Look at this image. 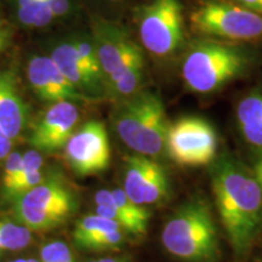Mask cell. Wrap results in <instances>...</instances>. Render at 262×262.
Returning <instances> with one entry per match:
<instances>
[{
    "label": "cell",
    "mask_w": 262,
    "mask_h": 262,
    "mask_svg": "<svg viewBox=\"0 0 262 262\" xmlns=\"http://www.w3.org/2000/svg\"><path fill=\"white\" fill-rule=\"evenodd\" d=\"M27 119V106L22 100L15 75L0 72V126L12 141L21 136Z\"/></svg>",
    "instance_id": "cell-16"
},
{
    "label": "cell",
    "mask_w": 262,
    "mask_h": 262,
    "mask_svg": "<svg viewBox=\"0 0 262 262\" xmlns=\"http://www.w3.org/2000/svg\"><path fill=\"white\" fill-rule=\"evenodd\" d=\"M254 165H255V166H260V168H262V155H261L260 157H258L257 160H256V162H255Z\"/></svg>",
    "instance_id": "cell-28"
},
{
    "label": "cell",
    "mask_w": 262,
    "mask_h": 262,
    "mask_svg": "<svg viewBox=\"0 0 262 262\" xmlns=\"http://www.w3.org/2000/svg\"><path fill=\"white\" fill-rule=\"evenodd\" d=\"M164 249L182 262H219L220 234L210 203L193 195L175 209L163 226Z\"/></svg>",
    "instance_id": "cell-4"
},
{
    "label": "cell",
    "mask_w": 262,
    "mask_h": 262,
    "mask_svg": "<svg viewBox=\"0 0 262 262\" xmlns=\"http://www.w3.org/2000/svg\"><path fill=\"white\" fill-rule=\"evenodd\" d=\"M22 165V155L18 152H11L8 158L4 160V170H3L2 178V189L4 196L11 186L17 180Z\"/></svg>",
    "instance_id": "cell-22"
},
{
    "label": "cell",
    "mask_w": 262,
    "mask_h": 262,
    "mask_svg": "<svg viewBox=\"0 0 262 262\" xmlns=\"http://www.w3.org/2000/svg\"><path fill=\"white\" fill-rule=\"evenodd\" d=\"M50 57L75 89L88 100L107 97V86L104 80L96 77L88 68L71 39L57 44L52 49Z\"/></svg>",
    "instance_id": "cell-15"
},
{
    "label": "cell",
    "mask_w": 262,
    "mask_h": 262,
    "mask_svg": "<svg viewBox=\"0 0 262 262\" xmlns=\"http://www.w3.org/2000/svg\"><path fill=\"white\" fill-rule=\"evenodd\" d=\"M124 231L116 221L94 214L81 217L75 225L73 241L78 247L86 249L88 245L104 234Z\"/></svg>",
    "instance_id": "cell-18"
},
{
    "label": "cell",
    "mask_w": 262,
    "mask_h": 262,
    "mask_svg": "<svg viewBox=\"0 0 262 262\" xmlns=\"http://www.w3.org/2000/svg\"><path fill=\"white\" fill-rule=\"evenodd\" d=\"M123 175V191L136 204H159L170 196L168 172L155 158L136 153L124 157Z\"/></svg>",
    "instance_id": "cell-11"
},
{
    "label": "cell",
    "mask_w": 262,
    "mask_h": 262,
    "mask_svg": "<svg viewBox=\"0 0 262 262\" xmlns=\"http://www.w3.org/2000/svg\"><path fill=\"white\" fill-rule=\"evenodd\" d=\"M86 262H130V258L122 255V256H108V257L97 258V260H90Z\"/></svg>",
    "instance_id": "cell-27"
},
{
    "label": "cell",
    "mask_w": 262,
    "mask_h": 262,
    "mask_svg": "<svg viewBox=\"0 0 262 262\" xmlns=\"http://www.w3.org/2000/svg\"><path fill=\"white\" fill-rule=\"evenodd\" d=\"M215 206L235 256L244 258L262 233V188L253 170L231 156L210 164Z\"/></svg>",
    "instance_id": "cell-1"
},
{
    "label": "cell",
    "mask_w": 262,
    "mask_h": 262,
    "mask_svg": "<svg viewBox=\"0 0 262 262\" xmlns=\"http://www.w3.org/2000/svg\"><path fill=\"white\" fill-rule=\"evenodd\" d=\"M40 262H74V257L64 242L54 241L41 247Z\"/></svg>",
    "instance_id": "cell-21"
},
{
    "label": "cell",
    "mask_w": 262,
    "mask_h": 262,
    "mask_svg": "<svg viewBox=\"0 0 262 262\" xmlns=\"http://www.w3.org/2000/svg\"><path fill=\"white\" fill-rule=\"evenodd\" d=\"M12 203L16 220L32 232L56 228L75 210L73 192L57 172L45 176L39 185Z\"/></svg>",
    "instance_id": "cell-7"
},
{
    "label": "cell",
    "mask_w": 262,
    "mask_h": 262,
    "mask_svg": "<svg viewBox=\"0 0 262 262\" xmlns=\"http://www.w3.org/2000/svg\"><path fill=\"white\" fill-rule=\"evenodd\" d=\"M15 9L18 21L29 28H42L55 19L47 0H15Z\"/></svg>",
    "instance_id": "cell-19"
},
{
    "label": "cell",
    "mask_w": 262,
    "mask_h": 262,
    "mask_svg": "<svg viewBox=\"0 0 262 262\" xmlns=\"http://www.w3.org/2000/svg\"><path fill=\"white\" fill-rule=\"evenodd\" d=\"M188 21L201 38L235 44L262 41V16L234 0H202L193 8Z\"/></svg>",
    "instance_id": "cell-6"
},
{
    "label": "cell",
    "mask_w": 262,
    "mask_h": 262,
    "mask_svg": "<svg viewBox=\"0 0 262 262\" xmlns=\"http://www.w3.org/2000/svg\"><path fill=\"white\" fill-rule=\"evenodd\" d=\"M256 58V54L243 44L201 38L185 51L180 71L189 91L208 95L244 77Z\"/></svg>",
    "instance_id": "cell-2"
},
{
    "label": "cell",
    "mask_w": 262,
    "mask_h": 262,
    "mask_svg": "<svg viewBox=\"0 0 262 262\" xmlns=\"http://www.w3.org/2000/svg\"><path fill=\"white\" fill-rule=\"evenodd\" d=\"M12 143H14V141L6 135L5 131L0 126V164L4 162L10 153H11Z\"/></svg>",
    "instance_id": "cell-24"
},
{
    "label": "cell",
    "mask_w": 262,
    "mask_h": 262,
    "mask_svg": "<svg viewBox=\"0 0 262 262\" xmlns=\"http://www.w3.org/2000/svg\"><path fill=\"white\" fill-rule=\"evenodd\" d=\"M79 120V110L71 101L55 102L34 124L29 135V143L38 152L52 153L63 147L73 135Z\"/></svg>",
    "instance_id": "cell-12"
},
{
    "label": "cell",
    "mask_w": 262,
    "mask_h": 262,
    "mask_svg": "<svg viewBox=\"0 0 262 262\" xmlns=\"http://www.w3.org/2000/svg\"><path fill=\"white\" fill-rule=\"evenodd\" d=\"M32 242V231L19 222L0 217V255L21 250Z\"/></svg>",
    "instance_id": "cell-20"
},
{
    "label": "cell",
    "mask_w": 262,
    "mask_h": 262,
    "mask_svg": "<svg viewBox=\"0 0 262 262\" xmlns=\"http://www.w3.org/2000/svg\"><path fill=\"white\" fill-rule=\"evenodd\" d=\"M238 4L243 5L244 8L255 12V14L262 16V0H234Z\"/></svg>",
    "instance_id": "cell-25"
},
{
    "label": "cell",
    "mask_w": 262,
    "mask_h": 262,
    "mask_svg": "<svg viewBox=\"0 0 262 262\" xmlns=\"http://www.w3.org/2000/svg\"><path fill=\"white\" fill-rule=\"evenodd\" d=\"M63 158L79 176L104 171L111 163V145L104 124L90 120L74 131L63 147Z\"/></svg>",
    "instance_id": "cell-10"
},
{
    "label": "cell",
    "mask_w": 262,
    "mask_h": 262,
    "mask_svg": "<svg viewBox=\"0 0 262 262\" xmlns=\"http://www.w3.org/2000/svg\"><path fill=\"white\" fill-rule=\"evenodd\" d=\"M27 262H40V261L35 260V258H27Z\"/></svg>",
    "instance_id": "cell-30"
},
{
    "label": "cell",
    "mask_w": 262,
    "mask_h": 262,
    "mask_svg": "<svg viewBox=\"0 0 262 262\" xmlns=\"http://www.w3.org/2000/svg\"><path fill=\"white\" fill-rule=\"evenodd\" d=\"M141 47L152 56L173 57L182 51L186 40L183 8L179 0H150L137 15Z\"/></svg>",
    "instance_id": "cell-8"
},
{
    "label": "cell",
    "mask_w": 262,
    "mask_h": 262,
    "mask_svg": "<svg viewBox=\"0 0 262 262\" xmlns=\"http://www.w3.org/2000/svg\"><path fill=\"white\" fill-rule=\"evenodd\" d=\"M10 40V31L4 22L0 21V52L8 47Z\"/></svg>",
    "instance_id": "cell-26"
},
{
    "label": "cell",
    "mask_w": 262,
    "mask_h": 262,
    "mask_svg": "<svg viewBox=\"0 0 262 262\" xmlns=\"http://www.w3.org/2000/svg\"><path fill=\"white\" fill-rule=\"evenodd\" d=\"M11 262H27V258H17V260H14Z\"/></svg>",
    "instance_id": "cell-29"
},
{
    "label": "cell",
    "mask_w": 262,
    "mask_h": 262,
    "mask_svg": "<svg viewBox=\"0 0 262 262\" xmlns=\"http://www.w3.org/2000/svg\"><path fill=\"white\" fill-rule=\"evenodd\" d=\"M95 214L116 221L126 233L145 235L148 231L150 212L146 206L134 203L122 188L101 189L94 196Z\"/></svg>",
    "instance_id": "cell-14"
},
{
    "label": "cell",
    "mask_w": 262,
    "mask_h": 262,
    "mask_svg": "<svg viewBox=\"0 0 262 262\" xmlns=\"http://www.w3.org/2000/svg\"><path fill=\"white\" fill-rule=\"evenodd\" d=\"M91 37L106 79L107 97L117 102L142 90L145 54L129 31L117 22L96 19Z\"/></svg>",
    "instance_id": "cell-3"
},
{
    "label": "cell",
    "mask_w": 262,
    "mask_h": 262,
    "mask_svg": "<svg viewBox=\"0 0 262 262\" xmlns=\"http://www.w3.org/2000/svg\"><path fill=\"white\" fill-rule=\"evenodd\" d=\"M235 118L245 142L262 148V90L253 91L239 101Z\"/></svg>",
    "instance_id": "cell-17"
},
{
    "label": "cell",
    "mask_w": 262,
    "mask_h": 262,
    "mask_svg": "<svg viewBox=\"0 0 262 262\" xmlns=\"http://www.w3.org/2000/svg\"><path fill=\"white\" fill-rule=\"evenodd\" d=\"M107 2H112V3H117V2H120V0H107Z\"/></svg>",
    "instance_id": "cell-31"
},
{
    "label": "cell",
    "mask_w": 262,
    "mask_h": 262,
    "mask_svg": "<svg viewBox=\"0 0 262 262\" xmlns=\"http://www.w3.org/2000/svg\"><path fill=\"white\" fill-rule=\"evenodd\" d=\"M47 2L55 18L64 17L66 15L70 14L72 9L71 0H47Z\"/></svg>",
    "instance_id": "cell-23"
},
{
    "label": "cell",
    "mask_w": 262,
    "mask_h": 262,
    "mask_svg": "<svg viewBox=\"0 0 262 262\" xmlns=\"http://www.w3.org/2000/svg\"><path fill=\"white\" fill-rule=\"evenodd\" d=\"M260 262H262V258H261V260H260Z\"/></svg>",
    "instance_id": "cell-32"
},
{
    "label": "cell",
    "mask_w": 262,
    "mask_h": 262,
    "mask_svg": "<svg viewBox=\"0 0 262 262\" xmlns=\"http://www.w3.org/2000/svg\"><path fill=\"white\" fill-rule=\"evenodd\" d=\"M111 118L118 137L134 153L157 160L166 155L170 123L159 95L142 89L117 101Z\"/></svg>",
    "instance_id": "cell-5"
},
{
    "label": "cell",
    "mask_w": 262,
    "mask_h": 262,
    "mask_svg": "<svg viewBox=\"0 0 262 262\" xmlns=\"http://www.w3.org/2000/svg\"><path fill=\"white\" fill-rule=\"evenodd\" d=\"M217 133L204 118L182 117L169 125L166 156L180 166L210 165L217 157Z\"/></svg>",
    "instance_id": "cell-9"
},
{
    "label": "cell",
    "mask_w": 262,
    "mask_h": 262,
    "mask_svg": "<svg viewBox=\"0 0 262 262\" xmlns=\"http://www.w3.org/2000/svg\"><path fill=\"white\" fill-rule=\"evenodd\" d=\"M27 78L35 95L47 102L88 101L64 77L50 56H34L27 64Z\"/></svg>",
    "instance_id": "cell-13"
}]
</instances>
